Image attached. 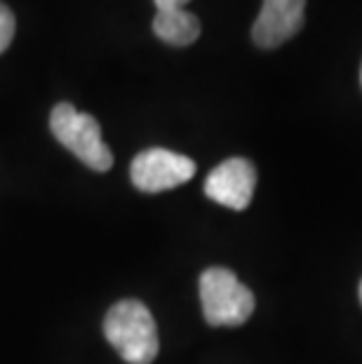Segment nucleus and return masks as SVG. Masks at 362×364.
Instances as JSON below:
<instances>
[{"label": "nucleus", "instance_id": "obj_1", "mask_svg": "<svg viewBox=\"0 0 362 364\" xmlns=\"http://www.w3.org/2000/svg\"><path fill=\"white\" fill-rule=\"evenodd\" d=\"M104 336L127 364H151L158 358L160 338L151 311L142 301L125 299L109 308Z\"/></svg>", "mask_w": 362, "mask_h": 364}, {"label": "nucleus", "instance_id": "obj_2", "mask_svg": "<svg viewBox=\"0 0 362 364\" xmlns=\"http://www.w3.org/2000/svg\"><path fill=\"white\" fill-rule=\"evenodd\" d=\"M200 304L207 324L240 327L254 313V294L228 268H207L200 275Z\"/></svg>", "mask_w": 362, "mask_h": 364}, {"label": "nucleus", "instance_id": "obj_3", "mask_svg": "<svg viewBox=\"0 0 362 364\" xmlns=\"http://www.w3.org/2000/svg\"><path fill=\"white\" fill-rule=\"evenodd\" d=\"M50 129L57 141L95 172H109L113 153L102 139V127L90 113L75 111L73 104H57L50 113Z\"/></svg>", "mask_w": 362, "mask_h": 364}, {"label": "nucleus", "instance_id": "obj_4", "mask_svg": "<svg viewBox=\"0 0 362 364\" xmlns=\"http://www.w3.org/2000/svg\"><path fill=\"white\" fill-rule=\"evenodd\" d=\"M196 162L167 149L142 151L132 160L129 179L142 193H163L193 179Z\"/></svg>", "mask_w": 362, "mask_h": 364}, {"label": "nucleus", "instance_id": "obj_5", "mask_svg": "<svg viewBox=\"0 0 362 364\" xmlns=\"http://www.w3.org/2000/svg\"><path fill=\"white\" fill-rule=\"evenodd\" d=\"M254 188H257V169L245 158L223 160L205 179V196L235 212L250 207Z\"/></svg>", "mask_w": 362, "mask_h": 364}, {"label": "nucleus", "instance_id": "obj_6", "mask_svg": "<svg viewBox=\"0 0 362 364\" xmlns=\"http://www.w3.org/2000/svg\"><path fill=\"white\" fill-rule=\"evenodd\" d=\"M306 0H264L252 26V41L261 50H275L304 26Z\"/></svg>", "mask_w": 362, "mask_h": 364}, {"label": "nucleus", "instance_id": "obj_7", "mask_svg": "<svg viewBox=\"0 0 362 364\" xmlns=\"http://www.w3.org/2000/svg\"><path fill=\"white\" fill-rule=\"evenodd\" d=\"M153 33L167 45L174 48H186L193 45L200 36V19L186 7L181 10H158L153 19Z\"/></svg>", "mask_w": 362, "mask_h": 364}, {"label": "nucleus", "instance_id": "obj_8", "mask_svg": "<svg viewBox=\"0 0 362 364\" xmlns=\"http://www.w3.org/2000/svg\"><path fill=\"white\" fill-rule=\"evenodd\" d=\"M14 31H17V21H14L12 10L5 3H0V54L10 48Z\"/></svg>", "mask_w": 362, "mask_h": 364}, {"label": "nucleus", "instance_id": "obj_9", "mask_svg": "<svg viewBox=\"0 0 362 364\" xmlns=\"http://www.w3.org/2000/svg\"><path fill=\"white\" fill-rule=\"evenodd\" d=\"M188 0H156L158 10H181Z\"/></svg>", "mask_w": 362, "mask_h": 364}, {"label": "nucleus", "instance_id": "obj_10", "mask_svg": "<svg viewBox=\"0 0 362 364\" xmlns=\"http://www.w3.org/2000/svg\"><path fill=\"white\" fill-rule=\"evenodd\" d=\"M358 294H360V304H362V282H360V289H358Z\"/></svg>", "mask_w": 362, "mask_h": 364}]
</instances>
